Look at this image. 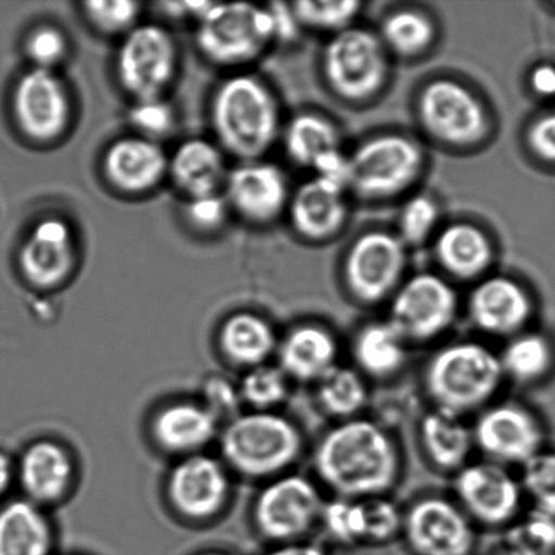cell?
<instances>
[{"label": "cell", "mask_w": 555, "mask_h": 555, "mask_svg": "<svg viewBox=\"0 0 555 555\" xmlns=\"http://www.w3.org/2000/svg\"><path fill=\"white\" fill-rule=\"evenodd\" d=\"M314 470L336 498L385 496L399 481L401 456L384 427L356 417L336 424L320 439Z\"/></svg>", "instance_id": "obj_1"}, {"label": "cell", "mask_w": 555, "mask_h": 555, "mask_svg": "<svg viewBox=\"0 0 555 555\" xmlns=\"http://www.w3.org/2000/svg\"><path fill=\"white\" fill-rule=\"evenodd\" d=\"M499 353L464 340L440 348L424 369V389L434 410L464 417L486 410L504 383Z\"/></svg>", "instance_id": "obj_2"}, {"label": "cell", "mask_w": 555, "mask_h": 555, "mask_svg": "<svg viewBox=\"0 0 555 555\" xmlns=\"http://www.w3.org/2000/svg\"><path fill=\"white\" fill-rule=\"evenodd\" d=\"M216 134L232 155L257 160L280 132V112L262 81L241 75L217 91L211 107Z\"/></svg>", "instance_id": "obj_3"}, {"label": "cell", "mask_w": 555, "mask_h": 555, "mask_svg": "<svg viewBox=\"0 0 555 555\" xmlns=\"http://www.w3.org/2000/svg\"><path fill=\"white\" fill-rule=\"evenodd\" d=\"M304 439L296 424L273 411L233 418L221 437L227 464L251 478L280 477L299 459Z\"/></svg>", "instance_id": "obj_4"}, {"label": "cell", "mask_w": 555, "mask_h": 555, "mask_svg": "<svg viewBox=\"0 0 555 555\" xmlns=\"http://www.w3.org/2000/svg\"><path fill=\"white\" fill-rule=\"evenodd\" d=\"M350 162V192L364 199L383 201L413 186L423 171L424 154L406 135L385 133L359 144Z\"/></svg>", "instance_id": "obj_5"}, {"label": "cell", "mask_w": 555, "mask_h": 555, "mask_svg": "<svg viewBox=\"0 0 555 555\" xmlns=\"http://www.w3.org/2000/svg\"><path fill=\"white\" fill-rule=\"evenodd\" d=\"M326 83L343 100L377 95L389 75V53L378 35L352 26L332 36L323 53Z\"/></svg>", "instance_id": "obj_6"}, {"label": "cell", "mask_w": 555, "mask_h": 555, "mask_svg": "<svg viewBox=\"0 0 555 555\" xmlns=\"http://www.w3.org/2000/svg\"><path fill=\"white\" fill-rule=\"evenodd\" d=\"M198 20V47L217 64L247 63L274 41L269 9L255 4L211 3Z\"/></svg>", "instance_id": "obj_7"}, {"label": "cell", "mask_w": 555, "mask_h": 555, "mask_svg": "<svg viewBox=\"0 0 555 555\" xmlns=\"http://www.w3.org/2000/svg\"><path fill=\"white\" fill-rule=\"evenodd\" d=\"M459 294L444 278L421 273L408 278L390 298L391 325L411 343H428L448 332L459 318Z\"/></svg>", "instance_id": "obj_8"}, {"label": "cell", "mask_w": 555, "mask_h": 555, "mask_svg": "<svg viewBox=\"0 0 555 555\" xmlns=\"http://www.w3.org/2000/svg\"><path fill=\"white\" fill-rule=\"evenodd\" d=\"M417 116L431 138L451 146L477 144L488 133L486 106L469 87L454 79L429 81L418 95Z\"/></svg>", "instance_id": "obj_9"}, {"label": "cell", "mask_w": 555, "mask_h": 555, "mask_svg": "<svg viewBox=\"0 0 555 555\" xmlns=\"http://www.w3.org/2000/svg\"><path fill=\"white\" fill-rule=\"evenodd\" d=\"M406 247L395 233L372 231L348 249L343 275L358 302L375 305L393 297L404 282Z\"/></svg>", "instance_id": "obj_10"}, {"label": "cell", "mask_w": 555, "mask_h": 555, "mask_svg": "<svg viewBox=\"0 0 555 555\" xmlns=\"http://www.w3.org/2000/svg\"><path fill=\"white\" fill-rule=\"evenodd\" d=\"M324 504L320 489L309 478L280 476L260 492L255 521L266 538L281 545L301 542L320 524Z\"/></svg>", "instance_id": "obj_11"}, {"label": "cell", "mask_w": 555, "mask_h": 555, "mask_svg": "<svg viewBox=\"0 0 555 555\" xmlns=\"http://www.w3.org/2000/svg\"><path fill=\"white\" fill-rule=\"evenodd\" d=\"M472 428L476 448L488 461L505 467L524 466L541 453L546 439L537 413L515 401L487 406Z\"/></svg>", "instance_id": "obj_12"}, {"label": "cell", "mask_w": 555, "mask_h": 555, "mask_svg": "<svg viewBox=\"0 0 555 555\" xmlns=\"http://www.w3.org/2000/svg\"><path fill=\"white\" fill-rule=\"evenodd\" d=\"M413 555H472L476 532L459 504L440 496L413 503L404 514L402 532Z\"/></svg>", "instance_id": "obj_13"}, {"label": "cell", "mask_w": 555, "mask_h": 555, "mask_svg": "<svg viewBox=\"0 0 555 555\" xmlns=\"http://www.w3.org/2000/svg\"><path fill=\"white\" fill-rule=\"evenodd\" d=\"M176 46L160 26L135 27L119 48V81L138 101L162 98L176 73Z\"/></svg>", "instance_id": "obj_14"}, {"label": "cell", "mask_w": 555, "mask_h": 555, "mask_svg": "<svg viewBox=\"0 0 555 555\" xmlns=\"http://www.w3.org/2000/svg\"><path fill=\"white\" fill-rule=\"evenodd\" d=\"M454 491L465 514L488 527L514 521L525 494L520 481L507 467L492 461L462 467L456 472Z\"/></svg>", "instance_id": "obj_15"}, {"label": "cell", "mask_w": 555, "mask_h": 555, "mask_svg": "<svg viewBox=\"0 0 555 555\" xmlns=\"http://www.w3.org/2000/svg\"><path fill=\"white\" fill-rule=\"evenodd\" d=\"M535 302L527 288L513 278L488 276L477 283L467 299V314L483 334L511 337L529 330Z\"/></svg>", "instance_id": "obj_16"}, {"label": "cell", "mask_w": 555, "mask_h": 555, "mask_svg": "<svg viewBox=\"0 0 555 555\" xmlns=\"http://www.w3.org/2000/svg\"><path fill=\"white\" fill-rule=\"evenodd\" d=\"M14 113L21 129L30 139H56L69 118V100L63 81L52 69H31L16 86Z\"/></svg>", "instance_id": "obj_17"}, {"label": "cell", "mask_w": 555, "mask_h": 555, "mask_svg": "<svg viewBox=\"0 0 555 555\" xmlns=\"http://www.w3.org/2000/svg\"><path fill=\"white\" fill-rule=\"evenodd\" d=\"M230 489L224 465L203 454L189 455L179 462L168 478V496L173 508L189 519H209L220 513Z\"/></svg>", "instance_id": "obj_18"}, {"label": "cell", "mask_w": 555, "mask_h": 555, "mask_svg": "<svg viewBox=\"0 0 555 555\" xmlns=\"http://www.w3.org/2000/svg\"><path fill=\"white\" fill-rule=\"evenodd\" d=\"M228 204L247 220H274L288 205L285 173L266 162H244L225 181Z\"/></svg>", "instance_id": "obj_19"}, {"label": "cell", "mask_w": 555, "mask_h": 555, "mask_svg": "<svg viewBox=\"0 0 555 555\" xmlns=\"http://www.w3.org/2000/svg\"><path fill=\"white\" fill-rule=\"evenodd\" d=\"M75 257L70 228L59 219H47L33 228L21 249V269L38 287H53L65 280Z\"/></svg>", "instance_id": "obj_20"}, {"label": "cell", "mask_w": 555, "mask_h": 555, "mask_svg": "<svg viewBox=\"0 0 555 555\" xmlns=\"http://www.w3.org/2000/svg\"><path fill=\"white\" fill-rule=\"evenodd\" d=\"M276 351L278 366L288 379L315 384L336 366L339 343L326 326L305 323L288 331Z\"/></svg>", "instance_id": "obj_21"}, {"label": "cell", "mask_w": 555, "mask_h": 555, "mask_svg": "<svg viewBox=\"0 0 555 555\" xmlns=\"http://www.w3.org/2000/svg\"><path fill=\"white\" fill-rule=\"evenodd\" d=\"M346 192L310 179L288 201L294 230L307 241L321 242L334 237L345 225L348 215Z\"/></svg>", "instance_id": "obj_22"}, {"label": "cell", "mask_w": 555, "mask_h": 555, "mask_svg": "<svg viewBox=\"0 0 555 555\" xmlns=\"http://www.w3.org/2000/svg\"><path fill=\"white\" fill-rule=\"evenodd\" d=\"M167 171V156L152 139L119 140L105 156L108 181L127 193L146 192L159 183Z\"/></svg>", "instance_id": "obj_23"}, {"label": "cell", "mask_w": 555, "mask_h": 555, "mask_svg": "<svg viewBox=\"0 0 555 555\" xmlns=\"http://www.w3.org/2000/svg\"><path fill=\"white\" fill-rule=\"evenodd\" d=\"M22 488L35 504L57 502L68 491L74 465L63 446L52 440L31 444L20 464Z\"/></svg>", "instance_id": "obj_24"}, {"label": "cell", "mask_w": 555, "mask_h": 555, "mask_svg": "<svg viewBox=\"0 0 555 555\" xmlns=\"http://www.w3.org/2000/svg\"><path fill=\"white\" fill-rule=\"evenodd\" d=\"M152 431L163 449L193 455L216 437L217 417L206 405L176 402L157 413Z\"/></svg>", "instance_id": "obj_25"}, {"label": "cell", "mask_w": 555, "mask_h": 555, "mask_svg": "<svg viewBox=\"0 0 555 555\" xmlns=\"http://www.w3.org/2000/svg\"><path fill=\"white\" fill-rule=\"evenodd\" d=\"M435 255L446 273L456 280L481 276L493 259L491 238L480 228L455 222L443 228L435 238Z\"/></svg>", "instance_id": "obj_26"}, {"label": "cell", "mask_w": 555, "mask_h": 555, "mask_svg": "<svg viewBox=\"0 0 555 555\" xmlns=\"http://www.w3.org/2000/svg\"><path fill=\"white\" fill-rule=\"evenodd\" d=\"M352 357L364 377L389 379L405 366L408 341L388 319L372 321L353 336Z\"/></svg>", "instance_id": "obj_27"}, {"label": "cell", "mask_w": 555, "mask_h": 555, "mask_svg": "<svg viewBox=\"0 0 555 555\" xmlns=\"http://www.w3.org/2000/svg\"><path fill=\"white\" fill-rule=\"evenodd\" d=\"M421 442L424 453L439 470L460 472L469 464L476 448L473 428L464 417L433 410L421 423Z\"/></svg>", "instance_id": "obj_28"}, {"label": "cell", "mask_w": 555, "mask_h": 555, "mask_svg": "<svg viewBox=\"0 0 555 555\" xmlns=\"http://www.w3.org/2000/svg\"><path fill=\"white\" fill-rule=\"evenodd\" d=\"M168 170L189 198L219 193L228 177L220 150L205 140H189L179 146L168 162Z\"/></svg>", "instance_id": "obj_29"}, {"label": "cell", "mask_w": 555, "mask_h": 555, "mask_svg": "<svg viewBox=\"0 0 555 555\" xmlns=\"http://www.w3.org/2000/svg\"><path fill=\"white\" fill-rule=\"evenodd\" d=\"M51 526L38 505L18 500L0 509V555H51Z\"/></svg>", "instance_id": "obj_30"}, {"label": "cell", "mask_w": 555, "mask_h": 555, "mask_svg": "<svg viewBox=\"0 0 555 555\" xmlns=\"http://www.w3.org/2000/svg\"><path fill=\"white\" fill-rule=\"evenodd\" d=\"M505 379L516 385L543 383L555 369V345L543 332L526 330L511 337L499 353Z\"/></svg>", "instance_id": "obj_31"}, {"label": "cell", "mask_w": 555, "mask_h": 555, "mask_svg": "<svg viewBox=\"0 0 555 555\" xmlns=\"http://www.w3.org/2000/svg\"><path fill=\"white\" fill-rule=\"evenodd\" d=\"M220 345L228 359L249 369L268 362L278 348L273 326L255 313L231 315L222 325Z\"/></svg>", "instance_id": "obj_32"}, {"label": "cell", "mask_w": 555, "mask_h": 555, "mask_svg": "<svg viewBox=\"0 0 555 555\" xmlns=\"http://www.w3.org/2000/svg\"><path fill=\"white\" fill-rule=\"evenodd\" d=\"M315 386V399L321 410L340 422L358 417V413L367 404L366 379L357 367L337 363Z\"/></svg>", "instance_id": "obj_33"}, {"label": "cell", "mask_w": 555, "mask_h": 555, "mask_svg": "<svg viewBox=\"0 0 555 555\" xmlns=\"http://www.w3.org/2000/svg\"><path fill=\"white\" fill-rule=\"evenodd\" d=\"M286 154L296 165L312 170L314 163L328 152L340 149L339 132L334 124L319 114L293 118L283 134Z\"/></svg>", "instance_id": "obj_34"}, {"label": "cell", "mask_w": 555, "mask_h": 555, "mask_svg": "<svg viewBox=\"0 0 555 555\" xmlns=\"http://www.w3.org/2000/svg\"><path fill=\"white\" fill-rule=\"evenodd\" d=\"M378 36L388 53L416 57L431 48L437 30L423 11L401 9L386 16Z\"/></svg>", "instance_id": "obj_35"}, {"label": "cell", "mask_w": 555, "mask_h": 555, "mask_svg": "<svg viewBox=\"0 0 555 555\" xmlns=\"http://www.w3.org/2000/svg\"><path fill=\"white\" fill-rule=\"evenodd\" d=\"M288 377L280 366L260 364L249 369L243 378L241 388L242 400L255 411H273L282 404L288 395Z\"/></svg>", "instance_id": "obj_36"}, {"label": "cell", "mask_w": 555, "mask_h": 555, "mask_svg": "<svg viewBox=\"0 0 555 555\" xmlns=\"http://www.w3.org/2000/svg\"><path fill=\"white\" fill-rule=\"evenodd\" d=\"M362 4L353 0L345 2H298L293 4L299 24L315 31L331 33L332 36L352 27L361 13Z\"/></svg>", "instance_id": "obj_37"}, {"label": "cell", "mask_w": 555, "mask_h": 555, "mask_svg": "<svg viewBox=\"0 0 555 555\" xmlns=\"http://www.w3.org/2000/svg\"><path fill=\"white\" fill-rule=\"evenodd\" d=\"M507 547L524 555H555V513L532 509L511 530Z\"/></svg>", "instance_id": "obj_38"}, {"label": "cell", "mask_w": 555, "mask_h": 555, "mask_svg": "<svg viewBox=\"0 0 555 555\" xmlns=\"http://www.w3.org/2000/svg\"><path fill=\"white\" fill-rule=\"evenodd\" d=\"M440 211L428 195H415L406 201L399 215V232L396 233L405 247H417L435 236L439 227Z\"/></svg>", "instance_id": "obj_39"}, {"label": "cell", "mask_w": 555, "mask_h": 555, "mask_svg": "<svg viewBox=\"0 0 555 555\" xmlns=\"http://www.w3.org/2000/svg\"><path fill=\"white\" fill-rule=\"evenodd\" d=\"M332 540L341 545L364 543V519L361 500L335 498L325 502L321 521Z\"/></svg>", "instance_id": "obj_40"}, {"label": "cell", "mask_w": 555, "mask_h": 555, "mask_svg": "<svg viewBox=\"0 0 555 555\" xmlns=\"http://www.w3.org/2000/svg\"><path fill=\"white\" fill-rule=\"evenodd\" d=\"M520 486L535 509L555 513V453L542 450L521 466Z\"/></svg>", "instance_id": "obj_41"}, {"label": "cell", "mask_w": 555, "mask_h": 555, "mask_svg": "<svg viewBox=\"0 0 555 555\" xmlns=\"http://www.w3.org/2000/svg\"><path fill=\"white\" fill-rule=\"evenodd\" d=\"M364 543L383 545L402 532V515L399 507L385 496L362 499Z\"/></svg>", "instance_id": "obj_42"}, {"label": "cell", "mask_w": 555, "mask_h": 555, "mask_svg": "<svg viewBox=\"0 0 555 555\" xmlns=\"http://www.w3.org/2000/svg\"><path fill=\"white\" fill-rule=\"evenodd\" d=\"M85 9L91 24L105 33L127 30L139 14V4L125 2V0H118V2L96 0V2L86 3Z\"/></svg>", "instance_id": "obj_43"}, {"label": "cell", "mask_w": 555, "mask_h": 555, "mask_svg": "<svg viewBox=\"0 0 555 555\" xmlns=\"http://www.w3.org/2000/svg\"><path fill=\"white\" fill-rule=\"evenodd\" d=\"M130 122L146 138H160L170 132L173 112L162 98L138 101L130 112Z\"/></svg>", "instance_id": "obj_44"}, {"label": "cell", "mask_w": 555, "mask_h": 555, "mask_svg": "<svg viewBox=\"0 0 555 555\" xmlns=\"http://www.w3.org/2000/svg\"><path fill=\"white\" fill-rule=\"evenodd\" d=\"M26 49L36 68L51 69L64 57L67 42L62 31L46 26L31 33Z\"/></svg>", "instance_id": "obj_45"}, {"label": "cell", "mask_w": 555, "mask_h": 555, "mask_svg": "<svg viewBox=\"0 0 555 555\" xmlns=\"http://www.w3.org/2000/svg\"><path fill=\"white\" fill-rule=\"evenodd\" d=\"M228 208L230 204L227 198L214 193L190 198L186 214L189 221L198 230L214 231L225 221Z\"/></svg>", "instance_id": "obj_46"}, {"label": "cell", "mask_w": 555, "mask_h": 555, "mask_svg": "<svg viewBox=\"0 0 555 555\" xmlns=\"http://www.w3.org/2000/svg\"><path fill=\"white\" fill-rule=\"evenodd\" d=\"M526 141L538 160L555 167V111L542 114L530 124Z\"/></svg>", "instance_id": "obj_47"}, {"label": "cell", "mask_w": 555, "mask_h": 555, "mask_svg": "<svg viewBox=\"0 0 555 555\" xmlns=\"http://www.w3.org/2000/svg\"><path fill=\"white\" fill-rule=\"evenodd\" d=\"M312 170L314 171V178L320 179V181L340 189L343 192H350V154H345L340 149L331 151L314 163Z\"/></svg>", "instance_id": "obj_48"}, {"label": "cell", "mask_w": 555, "mask_h": 555, "mask_svg": "<svg viewBox=\"0 0 555 555\" xmlns=\"http://www.w3.org/2000/svg\"><path fill=\"white\" fill-rule=\"evenodd\" d=\"M206 408L215 413L216 417L225 416L236 411L241 404V390L233 388L224 378L210 379L205 388Z\"/></svg>", "instance_id": "obj_49"}, {"label": "cell", "mask_w": 555, "mask_h": 555, "mask_svg": "<svg viewBox=\"0 0 555 555\" xmlns=\"http://www.w3.org/2000/svg\"><path fill=\"white\" fill-rule=\"evenodd\" d=\"M271 20H273L274 40L291 42L296 40L301 24H299L296 11L292 5L285 3H273L269 8Z\"/></svg>", "instance_id": "obj_50"}, {"label": "cell", "mask_w": 555, "mask_h": 555, "mask_svg": "<svg viewBox=\"0 0 555 555\" xmlns=\"http://www.w3.org/2000/svg\"><path fill=\"white\" fill-rule=\"evenodd\" d=\"M530 89L541 100H555V64L541 63L532 67L529 76Z\"/></svg>", "instance_id": "obj_51"}, {"label": "cell", "mask_w": 555, "mask_h": 555, "mask_svg": "<svg viewBox=\"0 0 555 555\" xmlns=\"http://www.w3.org/2000/svg\"><path fill=\"white\" fill-rule=\"evenodd\" d=\"M264 555H328L323 547L309 542L286 543Z\"/></svg>", "instance_id": "obj_52"}, {"label": "cell", "mask_w": 555, "mask_h": 555, "mask_svg": "<svg viewBox=\"0 0 555 555\" xmlns=\"http://www.w3.org/2000/svg\"><path fill=\"white\" fill-rule=\"evenodd\" d=\"M14 466L8 454L0 451V496L8 491L13 481Z\"/></svg>", "instance_id": "obj_53"}, {"label": "cell", "mask_w": 555, "mask_h": 555, "mask_svg": "<svg viewBox=\"0 0 555 555\" xmlns=\"http://www.w3.org/2000/svg\"><path fill=\"white\" fill-rule=\"evenodd\" d=\"M491 555H524V554H520L519 552H516L514 551V548H504V551H500V552H496V553H493Z\"/></svg>", "instance_id": "obj_54"}, {"label": "cell", "mask_w": 555, "mask_h": 555, "mask_svg": "<svg viewBox=\"0 0 555 555\" xmlns=\"http://www.w3.org/2000/svg\"><path fill=\"white\" fill-rule=\"evenodd\" d=\"M201 555H227V554H222V553H206V554H201Z\"/></svg>", "instance_id": "obj_55"}]
</instances>
